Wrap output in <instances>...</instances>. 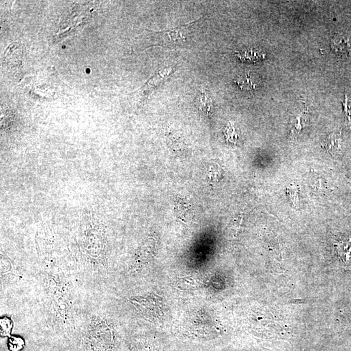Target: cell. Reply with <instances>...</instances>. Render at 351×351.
<instances>
[{
  "instance_id": "cell-1",
  "label": "cell",
  "mask_w": 351,
  "mask_h": 351,
  "mask_svg": "<svg viewBox=\"0 0 351 351\" xmlns=\"http://www.w3.org/2000/svg\"><path fill=\"white\" fill-rule=\"evenodd\" d=\"M200 19L179 26L171 28L167 30L159 31H148L150 40L153 45L168 47V48H180L188 45V40L190 36L191 29L195 23Z\"/></svg>"
},
{
  "instance_id": "cell-2",
  "label": "cell",
  "mask_w": 351,
  "mask_h": 351,
  "mask_svg": "<svg viewBox=\"0 0 351 351\" xmlns=\"http://www.w3.org/2000/svg\"><path fill=\"white\" fill-rule=\"evenodd\" d=\"M172 72H173V69L172 67H165L161 69L156 74L148 79L145 85L140 88L139 91L143 95H148L157 87L161 85L168 77H169Z\"/></svg>"
},
{
  "instance_id": "cell-3",
  "label": "cell",
  "mask_w": 351,
  "mask_h": 351,
  "mask_svg": "<svg viewBox=\"0 0 351 351\" xmlns=\"http://www.w3.org/2000/svg\"><path fill=\"white\" fill-rule=\"evenodd\" d=\"M23 50L18 43H12L4 53V62L9 64H18L22 59Z\"/></svg>"
},
{
  "instance_id": "cell-4",
  "label": "cell",
  "mask_w": 351,
  "mask_h": 351,
  "mask_svg": "<svg viewBox=\"0 0 351 351\" xmlns=\"http://www.w3.org/2000/svg\"><path fill=\"white\" fill-rule=\"evenodd\" d=\"M197 105L199 111L203 115L208 117H210L212 113L213 102L208 90H202L197 99Z\"/></svg>"
},
{
  "instance_id": "cell-5",
  "label": "cell",
  "mask_w": 351,
  "mask_h": 351,
  "mask_svg": "<svg viewBox=\"0 0 351 351\" xmlns=\"http://www.w3.org/2000/svg\"><path fill=\"white\" fill-rule=\"evenodd\" d=\"M234 81L242 90H250L255 89L256 85H257L255 82L253 77L250 74L242 75V76L239 77Z\"/></svg>"
},
{
  "instance_id": "cell-6",
  "label": "cell",
  "mask_w": 351,
  "mask_h": 351,
  "mask_svg": "<svg viewBox=\"0 0 351 351\" xmlns=\"http://www.w3.org/2000/svg\"><path fill=\"white\" fill-rule=\"evenodd\" d=\"M24 346V342L20 338L12 337L9 340V350L11 351H19Z\"/></svg>"
},
{
  "instance_id": "cell-7",
  "label": "cell",
  "mask_w": 351,
  "mask_h": 351,
  "mask_svg": "<svg viewBox=\"0 0 351 351\" xmlns=\"http://www.w3.org/2000/svg\"><path fill=\"white\" fill-rule=\"evenodd\" d=\"M10 323L8 322H5V320H3V322H1V333L3 334V336L7 335L8 333V332H10V329H11V325H10Z\"/></svg>"
}]
</instances>
